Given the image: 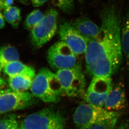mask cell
Here are the masks:
<instances>
[{"label": "cell", "instance_id": "10", "mask_svg": "<svg viewBox=\"0 0 129 129\" xmlns=\"http://www.w3.org/2000/svg\"><path fill=\"white\" fill-rule=\"evenodd\" d=\"M58 33L61 41L67 44L76 55L85 53L90 39L81 34L72 23L63 22L60 24Z\"/></svg>", "mask_w": 129, "mask_h": 129}, {"label": "cell", "instance_id": "1", "mask_svg": "<svg viewBox=\"0 0 129 129\" xmlns=\"http://www.w3.org/2000/svg\"><path fill=\"white\" fill-rule=\"evenodd\" d=\"M101 25L96 37L90 39L85 52L86 71L91 76H110L115 74L122 64L121 18L112 5L101 11Z\"/></svg>", "mask_w": 129, "mask_h": 129}, {"label": "cell", "instance_id": "16", "mask_svg": "<svg viewBox=\"0 0 129 129\" xmlns=\"http://www.w3.org/2000/svg\"><path fill=\"white\" fill-rule=\"evenodd\" d=\"M19 53L17 49L11 45H4L0 48V70L10 62L19 59Z\"/></svg>", "mask_w": 129, "mask_h": 129}, {"label": "cell", "instance_id": "21", "mask_svg": "<svg viewBox=\"0 0 129 129\" xmlns=\"http://www.w3.org/2000/svg\"><path fill=\"white\" fill-rule=\"evenodd\" d=\"M51 1L55 6L66 13L72 12L74 9V0H51Z\"/></svg>", "mask_w": 129, "mask_h": 129}, {"label": "cell", "instance_id": "13", "mask_svg": "<svg viewBox=\"0 0 129 129\" xmlns=\"http://www.w3.org/2000/svg\"><path fill=\"white\" fill-rule=\"evenodd\" d=\"M36 76L21 74L9 77V85L11 90L17 92H26L30 89Z\"/></svg>", "mask_w": 129, "mask_h": 129}, {"label": "cell", "instance_id": "7", "mask_svg": "<svg viewBox=\"0 0 129 129\" xmlns=\"http://www.w3.org/2000/svg\"><path fill=\"white\" fill-rule=\"evenodd\" d=\"M77 56L67 44L61 41L49 48L47 59L51 68L58 71L81 66Z\"/></svg>", "mask_w": 129, "mask_h": 129}, {"label": "cell", "instance_id": "12", "mask_svg": "<svg viewBox=\"0 0 129 129\" xmlns=\"http://www.w3.org/2000/svg\"><path fill=\"white\" fill-rule=\"evenodd\" d=\"M75 28L83 36L89 39L97 37L100 28L92 21L86 17H81L72 23Z\"/></svg>", "mask_w": 129, "mask_h": 129}, {"label": "cell", "instance_id": "25", "mask_svg": "<svg viewBox=\"0 0 129 129\" xmlns=\"http://www.w3.org/2000/svg\"><path fill=\"white\" fill-rule=\"evenodd\" d=\"M33 6L39 7L44 5L48 0H30Z\"/></svg>", "mask_w": 129, "mask_h": 129}, {"label": "cell", "instance_id": "28", "mask_svg": "<svg viewBox=\"0 0 129 129\" xmlns=\"http://www.w3.org/2000/svg\"><path fill=\"white\" fill-rule=\"evenodd\" d=\"M1 70H0V72H1Z\"/></svg>", "mask_w": 129, "mask_h": 129}, {"label": "cell", "instance_id": "11", "mask_svg": "<svg viewBox=\"0 0 129 129\" xmlns=\"http://www.w3.org/2000/svg\"><path fill=\"white\" fill-rule=\"evenodd\" d=\"M126 106L124 84L122 82H118L113 86L104 105L105 109L109 111L117 112L123 110Z\"/></svg>", "mask_w": 129, "mask_h": 129}, {"label": "cell", "instance_id": "6", "mask_svg": "<svg viewBox=\"0 0 129 129\" xmlns=\"http://www.w3.org/2000/svg\"><path fill=\"white\" fill-rule=\"evenodd\" d=\"M58 12L50 9L44 14L42 19L30 31L32 44L36 48H40L50 41L56 32Z\"/></svg>", "mask_w": 129, "mask_h": 129}, {"label": "cell", "instance_id": "5", "mask_svg": "<svg viewBox=\"0 0 129 129\" xmlns=\"http://www.w3.org/2000/svg\"><path fill=\"white\" fill-rule=\"evenodd\" d=\"M20 126L21 129H65V120L59 112L48 108L29 115Z\"/></svg>", "mask_w": 129, "mask_h": 129}, {"label": "cell", "instance_id": "9", "mask_svg": "<svg viewBox=\"0 0 129 129\" xmlns=\"http://www.w3.org/2000/svg\"><path fill=\"white\" fill-rule=\"evenodd\" d=\"M35 96L29 92H17L10 89L0 95V114L24 110L35 101Z\"/></svg>", "mask_w": 129, "mask_h": 129}, {"label": "cell", "instance_id": "19", "mask_svg": "<svg viewBox=\"0 0 129 129\" xmlns=\"http://www.w3.org/2000/svg\"><path fill=\"white\" fill-rule=\"evenodd\" d=\"M0 129H20V126L18 124L16 116L10 114L0 119Z\"/></svg>", "mask_w": 129, "mask_h": 129}, {"label": "cell", "instance_id": "8", "mask_svg": "<svg viewBox=\"0 0 129 129\" xmlns=\"http://www.w3.org/2000/svg\"><path fill=\"white\" fill-rule=\"evenodd\" d=\"M113 86L112 77L93 76L87 89L82 96L88 103L102 107Z\"/></svg>", "mask_w": 129, "mask_h": 129}, {"label": "cell", "instance_id": "15", "mask_svg": "<svg viewBox=\"0 0 129 129\" xmlns=\"http://www.w3.org/2000/svg\"><path fill=\"white\" fill-rule=\"evenodd\" d=\"M121 45L123 56L127 66V78L129 82V7L126 15L124 23L121 28Z\"/></svg>", "mask_w": 129, "mask_h": 129}, {"label": "cell", "instance_id": "18", "mask_svg": "<svg viewBox=\"0 0 129 129\" xmlns=\"http://www.w3.org/2000/svg\"><path fill=\"white\" fill-rule=\"evenodd\" d=\"M44 14L39 9L34 10L28 15L25 21V27L29 31H31L34 27L42 19Z\"/></svg>", "mask_w": 129, "mask_h": 129}, {"label": "cell", "instance_id": "20", "mask_svg": "<svg viewBox=\"0 0 129 129\" xmlns=\"http://www.w3.org/2000/svg\"><path fill=\"white\" fill-rule=\"evenodd\" d=\"M119 117L110 118L96 123L86 129H114Z\"/></svg>", "mask_w": 129, "mask_h": 129}, {"label": "cell", "instance_id": "26", "mask_svg": "<svg viewBox=\"0 0 129 129\" xmlns=\"http://www.w3.org/2000/svg\"><path fill=\"white\" fill-rule=\"evenodd\" d=\"M5 18L4 15L0 12V29L4 28L5 26Z\"/></svg>", "mask_w": 129, "mask_h": 129}, {"label": "cell", "instance_id": "22", "mask_svg": "<svg viewBox=\"0 0 129 129\" xmlns=\"http://www.w3.org/2000/svg\"><path fill=\"white\" fill-rule=\"evenodd\" d=\"M14 0H0V11L11 6Z\"/></svg>", "mask_w": 129, "mask_h": 129}, {"label": "cell", "instance_id": "27", "mask_svg": "<svg viewBox=\"0 0 129 129\" xmlns=\"http://www.w3.org/2000/svg\"><path fill=\"white\" fill-rule=\"evenodd\" d=\"M78 1L80 3H83V1H84V0H78Z\"/></svg>", "mask_w": 129, "mask_h": 129}, {"label": "cell", "instance_id": "17", "mask_svg": "<svg viewBox=\"0 0 129 129\" xmlns=\"http://www.w3.org/2000/svg\"><path fill=\"white\" fill-rule=\"evenodd\" d=\"M5 20L14 28H17L21 19V10L16 6H9L4 9Z\"/></svg>", "mask_w": 129, "mask_h": 129}, {"label": "cell", "instance_id": "14", "mask_svg": "<svg viewBox=\"0 0 129 129\" xmlns=\"http://www.w3.org/2000/svg\"><path fill=\"white\" fill-rule=\"evenodd\" d=\"M4 73L9 77L21 74H30L36 76L35 71L32 67L17 61L10 62L3 68Z\"/></svg>", "mask_w": 129, "mask_h": 129}, {"label": "cell", "instance_id": "23", "mask_svg": "<svg viewBox=\"0 0 129 129\" xmlns=\"http://www.w3.org/2000/svg\"><path fill=\"white\" fill-rule=\"evenodd\" d=\"M10 89H8L7 84L2 78L0 77V95Z\"/></svg>", "mask_w": 129, "mask_h": 129}, {"label": "cell", "instance_id": "3", "mask_svg": "<svg viewBox=\"0 0 129 129\" xmlns=\"http://www.w3.org/2000/svg\"><path fill=\"white\" fill-rule=\"evenodd\" d=\"M118 112L110 111L89 103L79 105L73 115V120L77 129H86L96 123L110 118L119 117Z\"/></svg>", "mask_w": 129, "mask_h": 129}, {"label": "cell", "instance_id": "29", "mask_svg": "<svg viewBox=\"0 0 129 129\" xmlns=\"http://www.w3.org/2000/svg\"><path fill=\"white\" fill-rule=\"evenodd\" d=\"M20 129H21V127H20Z\"/></svg>", "mask_w": 129, "mask_h": 129}, {"label": "cell", "instance_id": "4", "mask_svg": "<svg viewBox=\"0 0 129 129\" xmlns=\"http://www.w3.org/2000/svg\"><path fill=\"white\" fill-rule=\"evenodd\" d=\"M56 74L61 85L62 95L73 98L83 95L86 82L81 66L59 70Z\"/></svg>", "mask_w": 129, "mask_h": 129}, {"label": "cell", "instance_id": "24", "mask_svg": "<svg viewBox=\"0 0 129 129\" xmlns=\"http://www.w3.org/2000/svg\"><path fill=\"white\" fill-rule=\"evenodd\" d=\"M114 129H129V121L127 119L122 121Z\"/></svg>", "mask_w": 129, "mask_h": 129}, {"label": "cell", "instance_id": "2", "mask_svg": "<svg viewBox=\"0 0 129 129\" xmlns=\"http://www.w3.org/2000/svg\"><path fill=\"white\" fill-rule=\"evenodd\" d=\"M30 89L35 97L48 103L57 102L62 95L56 74L46 68L39 70L34 78Z\"/></svg>", "mask_w": 129, "mask_h": 129}]
</instances>
